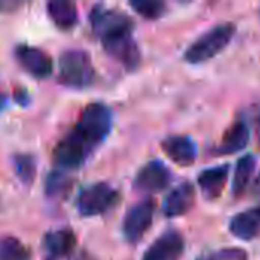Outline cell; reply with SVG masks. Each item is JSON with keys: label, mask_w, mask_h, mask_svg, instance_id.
<instances>
[{"label": "cell", "mask_w": 260, "mask_h": 260, "mask_svg": "<svg viewBox=\"0 0 260 260\" xmlns=\"http://www.w3.org/2000/svg\"><path fill=\"white\" fill-rule=\"evenodd\" d=\"M111 128L113 113L110 107L101 102H93L81 111L79 119L70 134L90 152H93V149L108 137Z\"/></svg>", "instance_id": "cell-1"}, {"label": "cell", "mask_w": 260, "mask_h": 260, "mask_svg": "<svg viewBox=\"0 0 260 260\" xmlns=\"http://www.w3.org/2000/svg\"><path fill=\"white\" fill-rule=\"evenodd\" d=\"M236 34V26L232 21L219 23L201 34L184 50V61L189 64H203L215 58L227 49Z\"/></svg>", "instance_id": "cell-2"}, {"label": "cell", "mask_w": 260, "mask_h": 260, "mask_svg": "<svg viewBox=\"0 0 260 260\" xmlns=\"http://www.w3.org/2000/svg\"><path fill=\"white\" fill-rule=\"evenodd\" d=\"M94 78L96 70L87 52L72 49L61 55L58 79L64 85L72 88H85L93 84Z\"/></svg>", "instance_id": "cell-3"}, {"label": "cell", "mask_w": 260, "mask_h": 260, "mask_svg": "<svg viewBox=\"0 0 260 260\" xmlns=\"http://www.w3.org/2000/svg\"><path fill=\"white\" fill-rule=\"evenodd\" d=\"M120 200L119 192L108 183L85 187L78 197V210L82 216H98L111 210Z\"/></svg>", "instance_id": "cell-4"}, {"label": "cell", "mask_w": 260, "mask_h": 260, "mask_svg": "<svg viewBox=\"0 0 260 260\" xmlns=\"http://www.w3.org/2000/svg\"><path fill=\"white\" fill-rule=\"evenodd\" d=\"M90 23L93 32L101 38V41L123 32H133L134 29V21L128 14L102 5H98L91 9Z\"/></svg>", "instance_id": "cell-5"}, {"label": "cell", "mask_w": 260, "mask_h": 260, "mask_svg": "<svg viewBox=\"0 0 260 260\" xmlns=\"http://www.w3.org/2000/svg\"><path fill=\"white\" fill-rule=\"evenodd\" d=\"M154 212H155V203L151 198H146L134 204L125 213V218L122 222V233H123V238L131 245L143 239V236L152 225Z\"/></svg>", "instance_id": "cell-6"}, {"label": "cell", "mask_w": 260, "mask_h": 260, "mask_svg": "<svg viewBox=\"0 0 260 260\" xmlns=\"http://www.w3.org/2000/svg\"><path fill=\"white\" fill-rule=\"evenodd\" d=\"M105 52L120 62L126 70H136L140 64V49L133 37V32H123L102 40Z\"/></svg>", "instance_id": "cell-7"}, {"label": "cell", "mask_w": 260, "mask_h": 260, "mask_svg": "<svg viewBox=\"0 0 260 260\" xmlns=\"http://www.w3.org/2000/svg\"><path fill=\"white\" fill-rule=\"evenodd\" d=\"M172 174L169 168L160 160L148 161L134 178V187L145 193H157L169 186Z\"/></svg>", "instance_id": "cell-8"}, {"label": "cell", "mask_w": 260, "mask_h": 260, "mask_svg": "<svg viewBox=\"0 0 260 260\" xmlns=\"http://www.w3.org/2000/svg\"><path fill=\"white\" fill-rule=\"evenodd\" d=\"M184 253V238L178 230H168L145 251L142 260H178Z\"/></svg>", "instance_id": "cell-9"}, {"label": "cell", "mask_w": 260, "mask_h": 260, "mask_svg": "<svg viewBox=\"0 0 260 260\" xmlns=\"http://www.w3.org/2000/svg\"><path fill=\"white\" fill-rule=\"evenodd\" d=\"M15 56L20 66L34 78L43 79L52 73V69H53L52 58L38 47L21 44L15 49Z\"/></svg>", "instance_id": "cell-10"}, {"label": "cell", "mask_w": 260, "mask_h": 260, "mask_svg": "<svg viewBox=\"0 0 260 260\" xmlns=\"http://www.w3.org/2000/svg\"><path fill=\"white\" fill-rule=\"evenodd\" d=\"M163 152L180 166H190L197 160V143L189 136H168L161 140Z\"/></svg>", "instance_id": "cell-11"}, {"label": "cell", "mask_w": 260, "mask_h": 260, "mask_svg": "<svg viewBox=\"0 0 260 260\" xmlns=\"http://www.w3.org/2000/svg\"><path fill=\"white\" fill-rule=\"evenodd\" d=\"M195 204V187L189 181L180 183L163 201V215L168 218H177L186 215Z\"/></svg>", "instance_id": "cell-12"}, {"label": "cell", "mask_w": 260, "mask_h": 260, "mask_svg": "<svg viewBox=\"0 0 260 260\" xmlns=\"http://www.w3.org/2000/svg\"><path fill=\"white\" fill-rule=\"evenodd\" d=\"M229 169H230L229 165H219V166L207 168L198 175V187L206 200L212 201L221 197L225 183L229 180V172H230Z\"/></svg>", "instance_id": "cell-13"}, {"label": "cell", "mask_w": 260, "mask_h": 260, "mask_svg": "<svg viewBox=\"0 0 260 260\" xmlns=\"http://www.w3.org/2000/svg\"><path fill=\"white\" fill-rule=\"evenodd\" d=\"M76 244V236L70 229H59L44 235L43 248L49 259H62L69 256Z\"/></svg>", "instance_id": "cell-14"}, {"label": "cell", "mask_w": 260, "mask_h": 260, "mask_svg": "<svg viewBox=\"0 0 260 260\" xmlns=\"http://www.w3.org/2000/svg\"><path fill=\"white\" fill-rule=\"evenodd\" d=\"M230 233L241 241H253L260 235V209H251L235 215L229 224Z\"/></svg>", "instance_id": "cell-15"}, {"label": "cell", "mask_w": 260, "mask_h": 260, "mask_svg": "<svg viewBox=\"0 0 260 260\" xmlns=\"http://www.w3.org/2000/svg\"><path fill=\"white\" fill-rule=\"evenodd\" d=\"M250 142V128L245 122H235L224 133L221 142L215 146V152L219 155H230L242 151Z\"/></svg>", "instance_id": "cell-16"}, {"label": "cell", "mask_w": 260, "mask_h": 260, "mask_svg": "<svg viewBox=\"0 0 260 260\" xmlns=\"http://www.w3.org/2000/svg\"><path fill=\"white\" fill-rule=\"evenodd\" d=\"M47 14L50 20L61 29H70L76 24L78 9L76 5L66 0H53L47 5Z\"/></svg>", "instance_id": "cell-17"}, {"label": "cell", "mask_w": 260, "mask_h": 260, "mask_svg": "<svg viewBox=\"0 0 260 260\" xmlns=\"http://www.w3.org/2000/svg\"><path fill=\"white\" fill-rule=\"evenodd\" d=\"M254 171H256V157L253 154H247L238 160L233 184H232V192L235 197H239L245 192L254 175Z\"/></svg>", "instance_id": "cell-18"}, {"label": "cell", "mask_w": 260, "mask_h": 260, "mask_svg": "<svg viewBox=\"0 0 260 260\" xmlns=\"http://www.w3.org/2000/svg\"><path fill=\"white\" fill-rule=\"evenodd\" d=\"M44 189H46V195L47 197L56 198V200H62L73 189V183H72L70 177L66 175L62 171H55V172L47 175Z\"/></svg>", "instance_id": "cell-19"}, {"label": "cell", "mask_w": 260, "mask_h": 260, "mask_svg": "<svg viewBox=\"0 0 260 260\" xmlns=\"http://www.w3.org/2000/svg\"><path fill=\"white\" fill-rule=\"evenodd\" d=\"M129 6L146 20H157L165 15L168 9L166 3L158 0H133L129 2Z\"/></svg>", "instance_id": "cell-20"}, {"label": "cell", "mask_w": 260, "mask_h": 260, "mask_svg": "<svg viewBox=\"0 0 260 260\" xmlns=\"http://www.w3.org/2000/svg\"><path fill=\"white\" fill-rule=\"evenodd\" d=\"M27 251L23 244L12 236L0 238V260H26Z\"/></svg>", "instance_id": "cell-21"}, {"label": "cell", "mask_w": 260, "mask_h": 260, "mask_svg": "<svg viewBox=\"0 0 260 260\" xmlns=\"http://www.w3.org/2000/svg\"><path fill=\"white\" fill-rule=\"evenodd\" d=\"M14 168H15V174L17 177L21 180V183L24 184H30L35 178L37 174V163L34 160V157L30 155H17L14 158Z\"/></svg>", "instance_id": "cell-22"}, {"label": "cell", "mask_w": 260, "mask_h": 260, "mask_svg": "<svg viewBox=\"0 0 260 260\" xmlns=\"http://www.w3.org/2000/svg\"><path fill=\"white\" fill-rule=\"evenodd\" d=\"M201 260H248V253L239 247H230L213 251Z\"/></svg>", "instance_id": "cell-23"}, {"label": "cell", "mask_w": 260, "mask_h": 260, "mask_svg": "<svg viewBox=\"0 0 260 260\" xmlns=\"http://www.w3.org/2000/svg\"><path fill=\"white\" fill-rule=\"evenodd\" d=\"M254 131H256V137H257V143L260 145V111L254 117Z\"/></svg>", "instance_id": "cell-24"}]
</instances>
